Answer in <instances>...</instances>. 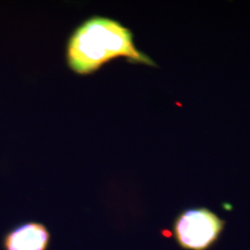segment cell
<instances>
[{"label": "cell", "instance_id": "cell-1", "mask_svg": "<svg viewBox=\"0 0 250 250\" xmlns=\"http://www.w3.org/2000/svg\"><path fill=\"white\" fill-rule=\"evenodd\" d=\"M66 58L70 69L81 75L97 72L117 58H125L134 64L156 66L148 55L136 47L131 30L102 16L91 17L74 30L67 44Z\"/></svg>", "mask_w": 250, "mask_h": 250}, {"label": "cell", "instance_id": "cell-2", "mask_svg": "<svg viewBox=\"0 0 250 250\" xmlns=\"http://www.w3.org/2000/svg\"><path fill=\"white\" fill-rule=\"evenodd\" d=\"M226 223L205 207L180 211L172 223V235L184 250H209L220 241Z\"/></svg>", "mask_w": 250, "mask_h": 250}, {"label": "cell", "instance_id": "cell-3", "mask_svg": "<svg viewBox=\"0 0 250 250\" xmlns=\"http://www.w3.org/2000/svg\"><path fill=\"white\" fill-rule=\"evenodd\" d=\"M51 233L45 224L24 222L10 228L2 237L3 250H48Z\"/></svg>", "mask_w": 250, "mask_h": 250}]
</instances>
